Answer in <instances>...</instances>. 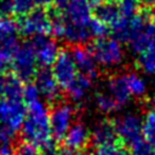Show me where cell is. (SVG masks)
Returning <instances> with one entry per match:
<instances>
[{"label": "cell", "instance_id": "cell-35", "mask_svg": "<svg viewBox=\"0 0 155 155\" xmlns=\"http://www.w3.org/2000/svg\"><path fill=\"white\" fill-rule=\"evenodd\" d=\"M150 18H151V22L155 24V6L150 8Z\"/></svg>", "mask_w": 155, "mask_h": 155}, {"label": "cell", "instance_id": "cell-32", "mask_svg": "<svg viewBox=\"0 0 155 155\" xmlns=\"http://www.w3.org/2000/svg\"><path fill=\"white\" fill-rule=\"evenodd\" d=\"M40 155H58V149L51 148V149H47V150L42 151Z\"/></svg>", "mask_w": 155, "mask_h": 155}, {"label": "cell", "instance_id": "cell-36", "mask_svg": "<svg viewBox=\"0 0 155 155\" xmlns=\"http://www.w3.org/2000/svg\"><path fill=\"white\" fill-rule=\"evenodd\" d=\"M76 155H92V154H88V153H85V151H80V153H76Z\"/></svg>", "mask_w": 155, "mask_h": 155}, {"label": "cell", "instance_id": "cell-21", "mask_svg": "<svg viewBox=\"0 0 155 155\" xmlns=\"http://www.w3.org/2000/svg\"><path fill=\"white\" fill-rule=\"evenodd\" d=\"M94 98H96V104H97V107H98L102 111H104V113H107V114L115 113V111H117V110H120V109L122 108L105 90L97 92L96 96H94Z\"/></svg>", "mask_w": 155, "mask_h": 155}, {"label": "cell", "instance_id": "cell-24", "mask_svg": "<svg viewBox=\"0 0 155 155\" xmlns=\"http://www.w3.org/2000/svg\"><path fill=\"white\" fill-rule=\"evenodd\" d=\"M125 78L132 96L140 97L147 92V84L139 75H137L136 73H126Z\"/></svg>", "mask_w": 155, "mask_h": 155}, {"label": "cell", "instance_id": "cell-14", "mask_svg": "<svg viewBox=\"0 0 155 155\" xmlns=\"http://www.w3.org/2000/svg\"><path fill=\"white\" fill-rule=\"evenodd\" d=\"M93 17L111 29L121 17L116 0L93 2Z\"/></svg>", "mask_w": 155, "mask_h": 155}, {"label": "cell", "instance_id": "cell-6", "mask_svg": "<svg viewBox=\"0 0 155 155\" xmlns=\"http://www.w3.org/2000/svg\"><path fill=\"white\" fill-rule=\"evenodd\" d=\"M53 76L62 90H67L71 82L79 75L76 65L74 63L71 52L69 50H59V53L56 58V62L52 65Z\"/></svg>", "mask_w": 155, "mask_h": 155}, {"label": "cell", "instance_id": "cell-12", "mask_svg": "<svg viewBox=\"0 0 155 155\" xmlns=\"http://www.w3.org/2000/svg\"><path fill=\"white\" fill-rule=\"evenodd\" d=\"M63 147L75 153L82 151L91 142V132L82 122H74L63 138Z\"/></svg>", "mask_w": 155, "mask_h": 155}, {"label": "cell", "instance_id": "cell-15", "mask_svg": "<svg viewBox=\"0 0 155 155\" xmlns=\"http://www.w3.org/2000/svg\"><path fill=\"white\" fill-rule=\"evenodd\" d=\"M105 91L121 105L124 107L132 97L130 88L126 82L125 74H117L110 76L105 85Z\"/></svg>", "mask_w": 155, "mask_h": 155}, {"label": "cell", "instance_id": "cell-7", "mask_svg": "<svg viewBox=\"0 0 155 155\" xmlns=\"http://www.w3.org/2000/svg\"><path fill=\"white\" fill-rule=\"evenodd\" d=\"M113 122L119 139L125 145L130 147L132 143L142 138L143 120L138 115L133 113H128L113 120Z\"/></svg>", "mask_w": 155, "mask_h": 155}, {"label": "cell", "instance_id": "cell-4", "mask_svg": "<svg viewBox=\"0 0 155 155\" xmlns=\"http://www.w3.org/2000/svg\"><path fill=\"white\" fill-rule=\"evenodd\" d=\"M27 117V107L23 99L0 98V124L12 131L19 130Z\"/></svg>", "mask_w": 155, "mask_h": 155}, {"label": "cell", "instance_id": "cell-25", "mask_svg": "<svg viewBox=\"0 0 155 155\" xmlns=\"http://www.w3.org/2000/svg\"><path fill=\"white\" fill-rule=\"evenodd\" d=\"M128 149H130V155H155V149L150 147L143 139V137L136 140L134 143H132L128 147Z\"/></svg>", "mask_w": 155, "mask_h": 155}, {"label": "cell", "instance_id": "cell-1", "mask_svg": "<svg viewBox=\"0 0 155 155\" xmlns=\"http://www.w3.org/2000/svg\"><path fill=\"white\" fill-rule=\"evenodd\" d=\"M27 117L22 126L23 142L31 144L40 153L53 148V137L50 127L48 111L40 99L25 103Z\"/></svg>", "mask_w": 155, "mask_h": 155}, {"label": "cell", "instance_id": "cell-23", "mask_svg": "<svg viewBox=\"0 0 155 155\" xmlns=\"http://www.w3.org/2000/svg\"><path fill=\"white\" fill-rule=\"evenodd\" d=\"M96 155H130V149L121 140L96 147Z\"/></svg>", "mask_w": 155, "mask_h": 155}, {"label": "cell", "instance_id": "cell-20", "mask_svg": "<svg viewBox=\"0 0 155 155\" xmlns=\"http://www.w3.org/2000/svg\"><path fill=\"white\" fill-rule=\"evenodd\" d=\"M142 137L143 139L155 149V109L147 111L142 124Z\"/></svg>", "mask_w": 155, "mask_h": 155}, {"label": "cell", "instance_id": "cell-18", "mask_svg": "<svg viewBox=\"0 0 155 155\" xmlns=\"http://www.w3.org/2000/svg\"><path fill=\"white\" fill-rule=\"evenodd\" d=\"M91 85H92V79H90L88 76H85L82 74H79L76 76V79L71 82V85L65 90V92L68 93V96L71 101L80 102L81 99L85 98V96L90 91Z\"/></svg>", "mask_w": 155, "mask_h": 155}, {"label": "cell", "instance_id": "cell-11", "mask_svg": "<svg viewBox=\"0 0 155 155\" xmlns=\"http://www.w3.org/2000/svg\"><path fill=\"white\" fill-rule=\"evenodd\" d=\"M31 45L35 52L38 65H40L41 68H48L53 65L59 53L57 44L53 40L46 38L45 35H36Z\"/></svg>", "mask_w": 155, "mask_h": 155}, {"label": "cell", "instance_id": "cell-16", "mask_svg": "<svg viewBox=\"0 0 155 155\" xmlns=\"http://www.w3.org/2000/svg\"><path fill=\"white\" fill-rule=\"evenodd\" d=\"M91 139L96 147L108 144V143H111L115 140H120L116 134L113 120L104 119V120L99 121L91 131Z\"/></svg>", "mask_w": 155, "mask_h": 155}, {"label": "cell", "instance_id": "cell-5", "mask_svg": "<svg viewBox=\"0 0 155 155\" xmlns=\"http://www.w3.org/2000/svg\"><path fill=\"white\" fill-rule=\"evenodd\" d=\"M74 117V109L71 105L67 103H57L52 107V109L48 113V119H50V127H51V133L54 140L62 142L64 136L67 134L68 130L73 125Z\"/></svg>", "mask_w": 155, "mask_h": 155}, {"label": "cell", "instance_id": "cell-33", "mask_svg": "<svg viewBox=\"0 0 155 155\" xmlns=\"http://www.w3.org/2000/svg\"><path fill=\"white\" fill-rule=\"evenodd\" d=\"M142 4H143V6L151 8L155 6V0H142Z\"/></svg>", "mask_w": 155, "mask_h": 155}, {"label": "cell", "instance_id": "cell-31", "mask_svg": "<svg viewBox=\"0 0 155 155\" xmlns=\"http://www.w3.org/2000/svg\"><path fill=\"white\" fill-rule=\"evenodd\" d=\"M58 155H76V153L75 151H73V150H70V149H67V148H61V149H58Z\"/></svg>", "mask_w": 155, "mask_h": 155}, {"label": "cell", "instance_id": "cell-8", "mask_svg": "<svg viewBox=\"0 0 155 155\" xmlns=\"http://www.w3.org/2000/svg\"><path fill=\"white\" fill-rule=\"evenodd\" d=\"M18 23L19 30L25 35H48L52 33V23L48 13L38 8L29 12L27 16L21 18Z\"/></svg>", "mask_w": 155, "mask_h": 155}, {"label": "cell", "instance_id": "cell-26", "mask_svg": "<svg viewBox=\"0 0 155 155\" xmlns=\"http://www.w3.org/2000/svg\"><path fill=\"white\" fill-rule=\"evenodd\" d=\"M88 29H90V33H91V36L98 39V38H103V36H107L108 31H109V27L105 25L104 23H102L101 21H98L97 18H92L90 24H88Z\"/></svg>", "mask_w": 155, "mask_h": 155}, {"label": "cell", "instance_id": "cell-28", "mask_svg": "<svg viewBox=\"0 0 155 155\" xmlns=\"http://www.w3.org/2000/svg\"><path fill=\"white\" fill-rule=\"evenodd\" d=\"M12 2H13V10L22 15L30 12V8L34 4L33 0H12Z\"/></svg>", "mask_w": 155, "mask_h": 155}, {"label": "cell", "instance_id": "cell-34", "mask_svg": "<svg viewBox=\"0 0 155 155\" xmlns=\"http://www.w3.org/2000/svg\"><path fill=\"white\" fill-rule=\"evenodd\" d=\"M35 4H39V5H48L51 4L53 0H33Z\"/></svg>", "mask_w": 155, "mask_h": 155}, {"label": "cell", "instance_id": "cell-30", "mask_svg": "<svg viewBox=\"0 0 155 155\" xmlns=\"http://www.w3.org/2000/svg\"><path fill=\"white\" fill-rule=\"evenodd\" d=\"M7 75H8V73H0V98H2L5 88H6Z\"/></svg>", "mask_w": 155, "mask_h": 155}, {"label": "cell", "instance_id": "cell-9", "mask_svg": "<svg viewBox=\"0 0 155 155\" xmlns=\"http://www.w3.org/2000/svg\"><path fill=\"white\" fill-rule=\"evenodd\" d=\"M61 13L65 23L88 27L93 18V0H69Z\"/></svg>", "mask_w": 155, "mask_h": 155}, {"label": "cell", "instance_id": "cell-3", "mask_svg": "<svg viewBox=\"0 0 155 155\" xmlns=\"http://www.w3.org/2000/svg\"><path fill=\"white\" fill-rule=\"evenodd\" d=\"M11 73L23 84L34 81L38 73V62L31 44L18 47L11 62Z\"/></svg>", "mask_w": 155, "mask_h": 155}, {"label": "cell", "instance_id": "cell-10", "mask_svg": "<svg viewBox=\"0 0 155 155\" xmlns=\"http://www.w3.org/2000/svg\"><path fill=\"white\" fill-rule=\"evenodd\" d=\"M33 82L36 86L39 94H41L50 104L54 105L59 103L58 101L61 97V87L53 76L52 70H50L48 68L38 69Z\"/></svg>", "mask_w": 155, "mask_h": 155}, {"label": "cell", "instance_id": "cell-37", "mask_svg": "<svg viewBox=\"0 0 155 155\" xmlns=\"http://www.w3.org/2000/svg\"><path fill=\"white\" fill-rule=\"evenodd\" d=\"M98 1H107V0H93V2H98Z\"/></svg>", "mask_w": 155, "mask_h": 155}, {"label": "cell", "instance_id": "cell-19", "mask_svg": "<svg viewBox=\"0 0 155 155\" xmlns=\"http://www.w3.org/2000/svg\"><path fill=\"white\" fill-rule=\"evenodd\" d=\"M15 131L0 124V155H16Z\"/></svg>", "mask_w": 155, "mask_h": 155}, {"label": "cell", "instance_id": "cell-17", "mask_svg": "<svg viewBox=\"0 0 155 155\" xmlns=\"http://www.w3.org/2000/svg\"><path fill=\"white\" fill-rule=\"evenodd\" d=\"M17 50L18 45L12 35L0 38V73H11V62Z\"/></svg>", "mask_w": 155, "mask_h": 155}, {"label": "cell", "instance_id": "cell-2", "mask_svg": "<svg viewBox=\"0 0 155 155\" xmlns=\"http://www.w3.org/2000/svg\"><path fill=\"white\" fill-rule=\"evenodd\" d=\"M97 64L109 68L121 63L124 58V48L121 42L114 36H103L94 39L90 46Z\"/></svg>", "mask_w": 155, "mask_h": 155}, {"label": "cell", "instance_id": "cell-29", "mask_svg": "<svg viewBox=\"0 0 155 155\" xmlns=\"http://www.w3.org/2000/svg\"><path fill=\"white\" fill-rule=\"evenodd\" d=\"M13 11L12 0H0V16H7Z\"/></svg>", "mask_w": 155, "mask_h": 155}, {"label": "cell", "instance_id": "cell-22", "mask_svg": "<svg viewBox=\"0 0 155 155\" xmlns=\"http://www.w3.org/2000/svg\"><path fill=\"white\" fill-rule=\"evenodd\" d=\"M136 64L138 69L143 70L147 74H155V46L145 50L140 54H138Z\"/></svg>", "mask_w": 155, "mask_h": 155}, {"label": "cell", "instance_id": "cell-27", "mask_svg": "<svg viewBox=\"0 0 155 155\" xmlns=\"http://www.w3.org/2000/svg\"><path fill=\"white\" fill-rule=\"evenodd\" d=\"M41 153L33 147L29 143L22 142L19 144H17V149H16V155H40Z\"/></svg>", "mask_w": 155, "mask_h": 155}, {"label": "cell", "instance_id": "cell-13", "mask_svg": "<svg viewBox=\"0 0 155 155\" xmlns=\"http://www.w3.org/2000/svg\"><path fill=\"white\" fill-rule=\"evenodd\" d=\"M70 52L79 74L88 76L90 79L93 80L98 74V69H97V62L90 48L82 45H76Z\"/></svg>", "mask_w": 155, "mask_h": 155}]
</instances>
